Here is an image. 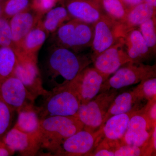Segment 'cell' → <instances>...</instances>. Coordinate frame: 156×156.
I'll return each instance as SVG.
<instances>
[{"label": "cell", "mask_w": 156, "mask_h": 156, "mask_svg": "<svg viewBox=\"0 0 156 156\" xmlns=\"http://www.w3.org/2000/svg\"><path fill=\"white\" fill-rule=\"evenodd\" d=\"M91 61L87 56L53 45L45 64V80L51 89L68 83L87 67Z\"/></svg>", "instance_id": "1"}, {"label": "cell", "mask_w": 156, "mask_h": 156, "mask_svg": "<svg viewBox=\"0 0 156 156\" xmlns=\"http://www.w3.org/2000/svg\"><path fill=\"white\" fill-rule=\"evenodd\" d=\"M76 116H53L41 120L39 131L41 148L38 155L54 156L62 143L83 129Z\"/></svg>", "instance_id": "2"}, {"label": "cell", "mask_w": 156, "mask_h": 156, "mask_svg": "<svg viewBox=\"0 0 156 156\" xmlns=\"http://www.w3.org/2000/svg\"><path fill=\"white\" fill-rule=\"evenodd\" d=\"M41 106H37L41 119L53 116H76L80 99L69 83L48 90Z\"/></svg>", "instance_id": "3"}, {"label": "cell", "mask_w": 156, "mask_h": 156, "mask_svg": "<svg viewBox=\"0 0 156 156\" xmlns=\"http://www.w3.org/2000/svg\"><path fill=\"white\" fill-rule=\"evenodd\" d=\"M54 44L77 53L92 46L94 36V24L80 20L71 19L53 34Z\"/></svg>", "instance_id": "4"}, {"label": "cell", "mask_w": 156, "mask_h": 156, "mask_svg": "<svg viewBox=\"0 0 156 156\" xmlns=\"http://www.w3.org/2000/svg\"><path fill=\"white\" fill-rule=\"evenodd\" d=\"M118 93L117 89H110L100 92L88 103L80 105L76 117L83 124V129L95 132L101 127L105 115Z\"/></svg>", "instance_id": "5"}, {"label": "cell", "mask_w": 156, "mask_h": 156, "mask_svg": "<svg viewBox=\"0 0 156 156\" xmlns=\"http://www.w3.org/2000/svg\"><path fill=\"white\" fill-rule=\"evenodd\" d=\"M15 51L17 64L13 75L22 82L33 97L37 99L48 92L43 85V79L37 66V55H28Z\"/></svg>", "instance_id": "6"}, {"label": "cell", "mask_w": 156, "mask_h": 156, "mask_svg": "<svg viewBox=\"0 0 156 156\" xmlns=\"http://www.w3.org/2000/svg\"><path fill=\"white\" fill-rule=\"evenodd\" d=\"M127 64L117 70L112 77L104 83L100 92L110 89H122L149 78L156 77L155 65L151 66L132 62Z\"/></svg>", "instance_id": "7"}, {"label": "cell", "mask_w": 156, "mask_h": 156, "mask_svg": "<svg viewBox=\"0 0 156 156\" xmlns=\"http://www.w3.org/2000/svg\"><path fill=\"white\" fill-rule=\"evenodd\" d=\"M156 124H154L144 111V107L131 117L125 135L120 140L122 144L147 148L150 155L154 152L151 137Z\"/></svg>", "instance_id": "8"}, {"label": "cell", "mask_w": 156, "mask_h": 156, "mask_svg": "<svg viewBox=\"0 0 156 156\" xmlns=\"http://www.w3.org/2000/svg\"><path fill=\"white\" fill-rule=\"evenodd\" d=\"M102 128L95 132L83 129L65 140L54 156H88L94 151L103 137Z\"/></svg>", "instance_id": "9"}, {"label": "cell", "mask_w": 156, "mask_h": 156, "mask_svg": "<svg viewBox=\"0 0 156 156\" xmlns=\"http://www.w3.org/2000/svg\"><path fill=\"white\" fill-rule=\"evenodd\" d=\"M109 76L95 67L85 68L69 83L77 95L81 104L89 102L99 93Z\"/></svg>", "instance_id": "10"}, {"label": "cell", "mask_w": 156, "mask_h": 156, "mask_svg": "<svg viewBox=\"0 0 156 156\" xmlns=\"http://www.w3.org/2000/svg\"><path fill=\"white\" fill-rule=\"evenodd\" d=\"M94 36L92 45V60L122 38L119 23L102 15L94 24Z\"/></svg>", "instance_id": "11"}, {"label": "cell", "mask_w": 156, "mask_h": 156, "mask_svg": "<svg viewBox=\"0 0 156 156\" xmlns=\"http://www.w3.org/2000/svg\"><path fill=\"white\" fill-rule=\"evenodd\" d=\"M0 98L15 112L34 104L35 101L22 82L14 75L0 85Z\"/></svg>", "instance_id": "12"}, {"label": "cell", "mask_w": 156, "mask_h": 156, "mask_svg": "<svg viewBox=\"0 0 156 156\" xmlns=\"http://www.w3.org/2000/svg\"><path fill=\"white\" fill-rule=\"evenodd\" d=\"M92 61L95 68L109 76L121 66L131 62L126 52L123 38L98 55Z\"/></svg>", "instance_id": "13"}, {"label": "cell", "mask_w": 156, "mask_h": 156, "mask_svg": "<svg viewBox=\"0 0 156 156\" xmlns=\"http://www.w3.org/2000/svg\"><path fill=\"white\" fill-rule=\"evenodd\" d=\"M8 147L22 156L38 155L41 148L39 134L23 132L13 127L3 139Z\"/></svg>", "instance_id": "14"}, {"label": "cell", "mask_w": 156, "mask_h": 156, "mask_svg": "<svg viewBox=\"0 0 156 156\" xmlns=\"http://www.w3.org/2000/svg\"><path fill=\"white\" fill-rule=\"evenodd\" d=\"M42 17L30 8L11 17L9 24L14 50L19 49L24 38Z\"/></svg>", "instance_id": "15"}, {"label": "cell", "mask_w": 156, "mask_h": 156, "mask_svg": "<svg viewBox=\"0 0 156 156\" xmlns=\"http://www.w3.org/2000/svg\"><path fill=\"white\" fill-rule=\"evenodd\" d=\"M124 45L131 62L143 63L154 56L143 37L139 30L136 28L128 31L123 37Z\"/></svg>", "instance_id": "16"}, {"label": "cell", "mask_w": 156, "mask_h": 156, "mask_svg": "<svg viewBox=\"0 0 156 156\" xmlns=\"http://www.w3.org/2000/svg\"><path fill=\"white\" fill-rule=\"evenodd\" d=\"M65 8L72 18L92 24L104 15L96 0H67Z\"/></svg>", "instance_id": "17"}, {"label": "cell", "mask_w": 156, "mask_h": 156, "mask_svg": "<svg viewBox=\"0 0 156 156\" xmlns=\"http://www.w3.org/2000/svg\"><path fill=\"white\" fill-rule=\"evenodd\" d=\"M138 110L134 109L125 113L115 115L110 118L101 128L104 139L110 141L121 140L126 133L131 117Z\"/></svg>", "instance_id": "18"}, {"label": "cell", "mask_w": 156, "mask_h": 156, "mask_svg": "<svg viewBox=\"0 0 156 156\" xmlns=\"http://www.w3.org/2000/svg\"><path fill=\"white\" fill-rule=\"evenodd\" d=\"M156 17V8L144 2L128 11L126 18L120 23L123 37L128 31L137 28L148 20Z\"/></svg>", "instance_id": "19"}, {"label": "cell", "mask_w": 156, "mask_h": 156, "mask_svg": "<svg viewBox=\"0 0 156 156\" xmlns=\"http://www.w3.org/2000/svg\"><path fill=\"white\" fill-rule=\"evenodd\" d=\"M17 112V121L14 127L25 133L39 134L41 119L37 106L34 105V104L30 105Z\"/></svg>", "instance_id": "20"}, {"label": "cell", "mask_w": 156, "mask_h": 156, "mask_svg": "<svg viewBox=\"0 0 156 156\" xmlns=\"http://www.w3.org/2000/svg\"><path fill=\"white\" fill-rule=\"evenodd\" d=\"M140 101L134 89L133 91L123 92L117 95L105 115L102 126L107 120L113 116L125 113L136 109L135 107L136 104Z\"/></svg>", "instance_id": "21"}, {"label": "cell", "mask_w": 156, "mask_h": 156, "mask_svg": "<svg viewBox=\"0 0 156 156\" xmlns=\"http://www.w3.org/2000/svg\"><path fill=\"white\" fill-rule=\"evenodd\" d=\"M41 19L24 38L19 49L14 50L28 55H37L49 35L42 26Z\"/></svg>", "instance_id": "22"}, {"label": "cell", "mask_w": 156, "mask_h": 156, "mask_svg": "<svg viewBox=\"0 0 156 156\" xmlns=\"http://www.w3.org/2000/svg\"><path fill=\"white\" fill-rule=\"evenodd\" d=\"M41 19L42 26L48 34H53L62 25L73 19L65 7L59 6L51 9Z\"/></svg>", "instance_id": "23"}, {"label": "cell", "mask_w": 156, "mask_h": 156, "mask_svg": "<svg viewBox=\"0 0 156 156\" xmlns=\"http://www.w3.org/2000/svg\"><path fill=\"white\" fill-rule=\"evenodd\" d=\"M17 56L14 48L0 47V85L14 75L17 64Z\"/></svg>", "instance_id": "24"}, {"label": "cell", "mask_w": 156, "mask_h": 156, "mask_svg": "<svg viewBox=\"0 0 156 156\" xmlns=\"http://www.w3.org/2000/svg\"><path fill=\"white\" fill-rule=\"evenodd\" d=\"M104 15L116 22L121 23L126 18L128 11L121 0H96Z\"/></svg>", "instance_id": "25"}, {"label": "cell", "mask_w": 156, "mask_h": 156, "mask_svg": "<svg viewBox=\"0 0 156 156\" xmlns=\"http://www.w3.org/2000/svg\"><path fill=\"white\" fill-rule=\"evenodd\" d=\"M139 30L151 51L155 54L156 49V17L148 20L139 27Z\"/></svg>", "instance_id": "26"}, {"label": "cell", "mask_w": 156, "mask_h": 156, "mask_svg": "<svg viewBox=\"0 0 156 156\" xmlns=\"http://www.w3.org/2000/svg\"><path fill=\"white\" fill-rule=\"evenodd\" d=\"M2 17L9 19L16 14L30 9V2L29 0H6L2 4Z\"/></svg>", "instance_id": "27"}, {"label": "cell", "mask_w": 156, "mask_h": 156, "mask_svg": "<svg viewBox=\"0 0 156 156\" xmlns=\"http://www.w3.org/2000/svg\"><path fill=\"white\" fill-rule=\"evenodd\" d=\"M15 112L0 98V140L11 129Z\"/></svg>", "instance_id": "28"}, {"label": "cell", "mask_w": 156, "mask_h": 156, "mask_svg": "<svg viewBox=\"0 0 156 156\" xmlns=\"http://www.w3.org/2000/svg\"><path fill=\"white\" fill-rule=\"evenodd\" d=\"M134 90L140 100L146 99L149 101L156 98V77L149 78L141 81Z\"/></svg>", "instance_id": "29"}, {"label": "cell", "mask_w": 156, "mask_h": 156, "mask_svg": "<svg viewBox=\"0 0 156 156\" xmlns=\"http://www.w3.org/2000/svg\"><path fill=\"white\" fill-rule=\"evenodd\" d=\"M150 155L147 148L122 144L119 141L115 150V156Z\"/></svg>", "instance_id": "30"}, {"label": "cell", "mask_w": 156, "mask_h": 156, "mask_svg": "<svg viewBox=\"0 0 156 156\" xmlns=\"http://www.w3.org/2000/svg\"><path fill=\"white\" fill-rule=\"evenodd\" d=\"M0 47L14 48L9 21L3 17H0Z\"/></svg>", "instance_id": "31"}, {"label": "cell", "mask_w": 156, "mask_h": 156, "mask_svg": "<svg viewBox=\"0 0 156 156\" xmlns=\"http://www.w3.org/2000/svg\"><path fill=\"white\" fill-rule=\"evenodd\" d=\"M62 0H32L30 9L41 16H44Z\"/></svg>", "instance_id": "32"}, {"label": "cell", "mask_w": 156, "mask_h": 156, "mask_svg": "<svg viewBox=\"0 0 156 156\" xmlns=\"http://www.w3.org/2000/svg\"><path fill=\"white\" fill-rule=\"evenodd\" d=\"M144 110L151 121L154 124H156V98L148 101L147 105L144 107Z\"/></svg>", "instance_id": "33"}, {"label": "cell", "mask_w": 156, "mask_h": 156, "mask_svg": "<svg viewBox=\"0 0 156 156\" xmlns=\"http://www.w3.org/2000/svg\"><path fill=\"white\" fill-rule=\"evenodd\" d=\"M128 11L131 9L144 2V0H121Z\"/></svg>", "instance_id": "34"}, {"label": "cell", "mask_w": 156, "mask_h": 156, "mask_svg": "<svg viewBox=\"0 0 156 156\" xmlns=\"http://www.w3.org/2000/svg\"><path fill=\"white\" fill-rule=\"evenodd\" d=\"M15 152L10 149L3 140H0V156H10L14 155Z\"/></svg>", "instance_id": "35"}, {"label": "cell", "mask_w": 156, "mask_h": 156, "mask_svg": "<svg viewBox=\"0 0 156 156\" xmlns=\"http://www.w3.org/2000/svg\"><path fill=\"white\" fill-rule=\"evenodd\" d=\"M151 143L154 151L155 152L156 150V126H155L152 133L151 137Z\"/></svg>", "instance_id": "36"}, {"label": "cell", "mask_w": 156, "mask_h": 156, "mask_svg": "<svg viewBox=\"0 0 156 156\" xmlns=\"http://www.w3.org/2000/svg\"><path fill=\"white\" fill-rule=\"evenodd\" d=\"M145 2L153 6L154 8L156 7V0H144Z\"/></svg>", "instance_id": "37"}, {"label": "cell", "mask_w": 156, "mask_h": 156, "mask_svg": "<svg viewBox=\"0 0 156 156\" xmlns=\"http://www.w3.org/2000/svg\"><path fill=\"white\" fill-rule=\"evenodd\" d=\"M2 4H0V17H2Z\"/></svg>", "instance_id": "38"}, {"label": "cell", "mask_w": 156, "mask_h": 156, "mask_svg": "<svg viewBox=\"0 0 156 156\" xmlns=\"http://www.w3.org/2000/svg\"></svg>", "instance_id": "39"}]
</instances>
